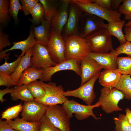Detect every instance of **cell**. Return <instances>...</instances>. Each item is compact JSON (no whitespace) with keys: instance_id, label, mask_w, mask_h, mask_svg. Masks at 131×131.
<instances>
[{"instance_id":"obj_1","label":"cell","mask_w":131,"mask_h":131,"mask_svg":"<svg viewBox=\"0 0 131 131\" xmlns=\"http://www.w3.org/2000/svg\"><path fill=\"white\" fill-rule=\"evenodd\" d=\"M84 39L91 52L106 53L113 49L111 35L105 28L97 29Z\"/></svg>"},{"instance_id":"obj_2","label":"cell","mask_w":131,"mask_h":131,"mask_svg":"<svg viewBox=\"0 0 131 131\" xmlns=\"http://www.w3.org/2000/svg\"><path fill=\"white\" fill-rule=\"evenodd\" d=\"M83 12L92 14L109 22H119L121 14L118 12L103 8L93 2L92 0H71Z\"/></svg>"},{"instance_id":"obj_3","label":"cell","mask_w":131,"mask_h":131,"mask_svg":"<svg viewBox=\"0 0 131 131\" xmlns=\"http://www.w3.org/2000/svg\"><path fill=\"white\" fill-rule=\"evenodd\" d=\"M66 44V60L74 59L80 63L82 59L91 52L84 39L71 35L65 38Z\"/></svg>"},{"instance_id":"obj_4","label":"cell","mask_w":131,"mask_h":131,"mask_svg":"<svg viewBox=\"0 0 131 131\" xmlns=\"http://www.w3.org/2000/svg\"><path fill=\"white\" fill-rule=\"evenodd\" d=\"M124 98L123 92L116 88L104 87L100 90L98 101L100 103L103 110L108 114L122 111V109L119 106L118 104Z\"/></svg>"},{"instance_id":"obj_5","label":"cell","mask_w":131,"mask_h":131,"mask_svg":"<svg viewBox=\"0 0 131 131\" xmlns=\"http://www.w3.org/2000/svg\"><path fill=\"white\" fill-rule=\"evenodd\" d=\"M100 106V103L98 101L93 105H84L72 99L67 100L63 104L62 106L70 118L73 117V114H74L78 120L81 121L88 118L91 116L96 120L100 119V117L96 116L93 109Z\"/></svg>"},{"instance_id":"obj_6","label":"cell","mask_w":131,"mask_h":131,"mask_svg":"<svg viewBox=\"0 0 131 131\" xmlns=\"http://www.w3.org/2000/svg\"><path fill=\"white\" fill-rule=\"evenodd\" d=\"M39 82L44 89L46 93L42 98L34 100L41 103L47 106L60 104H63L69 100L63 94L64 89L61 85L57 86L56 84L51 82L47 83L42 80Z\"/></svg>"},{"instance_id":"obj_7","label":"cell","mask_w":131,"mask_h":131,"mask_svg":"<svg viewBox=\"0 0 131 131\" xmlns=\"http://www.w3.org/2000/svg\"><path fill=\"white\" fill-rule=\"evenodd\" d=\"M45 115L52 124L61 131H71L70 118L62 106H48Z\"/></svg>"},{"instance_id":"obj_8","label":"cell","mask_w":131,"mask_h":131,"mask_svg":"<svg viewBox=\"0 0 131 131\" xmlns=\"http://www.w3.org/2000/svg\"><path fill=\"white\" fill-rule=\"evenodd\" d=\"M100 73H99L78 88L73 90L64 91L63 95L66 97L72 96L79 98L83 100L87 105H91L96 97L93 90L94 85Z\"/></svg>"},{"instance_id":"obj_9","label":"cell","mask_w":131,"mask_h":131,"mask_svg":"<svg viewBox=\"0 0 131 131\" xmlns=\"http://www.w3.org/2000/svg\"><path fill=\"white\" fill-rule=\"evenodd\" d=\"M83 13L77 5L70 0L68 19L62 32H63L62 36L64 39L71 35L79 36L81 21Z\"/></svg>"},{"instance_id":"obj_10","label":"cell","mask_w":131,"mask_h":131,"mask_svg":"<svg viewBox=\"0 0 131 131\" xmlns=\"http://www.w3.org/2000/svg\"><path fill=\"white\" fill-rule=\"evenodd\" d=\"M33 55L31 58V67L37 69L53 66L57 63L52 59L47 46L36 43L32 48Z\"/></svg>"},{"instance_id":"obj_11","label":"cell","mask_w":131,"mask_h":131,"mask_svg":"<svg viewBox=\"0 0 131 131\" xmlns=\"http://www.w3.org/2000/svg\"><path fill=\"white\" fill-rule=\"evenodd\" d=\"M47 47L51 57L54 62L57 63L66 60L65 40L61 35L56 33L51 28L49 40Z\"/></svg>"},{"instance_id":"obj_12","label":"cell","mask_w":131,"mask_h":131,"mask_svg":"<svg viewBox=\"0 0 131 131\" xmlns=\"http://www.w3.org/2000/svg\"><path fill=\"white\" fill-rule=\"evenodd\" d=\"M48 106L35 100L24 102L22 118L29 121L39 122L45 115Z\"/></svg>"},{"instance_id":"obj_13","label":"cell","mask_w":131,"mask_h":131,"mask_svg":"<svg viewBox=\"0 0 131 131\" xmlns=\"http://www.w3.org/2000/svg\"><path fill=\"white\" fill-rule=\"evenodd\" d=\"M104 20L95 15L84 12L82 17L79 36L84 38L92 32L101 28H107Z\"/></svg>"},{"instance_id":"obj_14","label":"cell","mask_w":131,"mask_h":131,"mask_svg":"<svg viewBox=\"0 0 131 131\" xmlns=\"http://www.w3.org/2000/svg\"><path fill=\"white\" fill-rule=\"evenodd\" d=\"M70 0H61L57 11L50 22L51 28L60 35H61L68 19Z\"/></svg>"},{"instance_id":"obj_15","label":"cell","mask_w":131,"mask_h":131,"mask_svg":"<svg viewBox=\"0 0 131 131\" xmlns=\"http://www.w3.org/2000/svg\"><path fill=\"white\" fill-rule=\"evenodd\" d=\"M80 63L76 60L69 59L57 63L55 66L47 68L44 69L42 81L45 82L50 81L53 74L57 72L64 70L73 71L80 76Z\"/></svg>"},{"instance_id":"obj_16","label":"cell","mask_w":131,"mask_h":131,"mask_svg":"<svg viewBox=\"0 0 131 131\" xmlns=\"http://www.w3.org/2000/svg\"><path fill=\"white\" fill-rule=\"evenodd\" d=\"M81 79L80 86L101 72L102 68L93 59L88 56L83 57L80 62Z\"/></svg>"},{"instance_id":"obj_17","label":"cell","mask_w":131,"mask_h":131,"mask_svg":"<svg viewBox=\"0 0 131 131\" xmlns=\"http://www.w3.org/2000/svg\"><path fill=\"white\" fill-rule=\"evenodd\" d=\"M87 56L95 60L104 69H118V56L113 49L109 52L106 53H99L91 52Z\"/></svg>"},{"instance_id":"obj_18","label":"cell","mask_w":131,"mask_h":131,"mask_svg":"<svg viewBox=\"0 0 131 131\" xmlns=\"http://www.w3.org/2000/svg\"><path fill=\"white\" fill-rule=\"evenodd\" d=\"M12 43L13 45L11 47L0 52V59H8L10 54L6 53V52L15 49L21 50L22 52L19 56L22 57L24 55L28 50L32 48L36 43L33 27L31 28L29 35L27 39L20 41L13 42Z\"/></svg>"},{"instance_id":"obj_19","label":"cell","mask_w":131,"mask_h":131,"mask_svg":"<svg viewBox=\"0 0 131 131\" xmlns=\"http://www.w3.org/2000/svg\"><path fill=\"white\" fill-rule=\"evenodd\" d=\"M117 69H104L100 74L99 82L104 87L115 88L122 75Z\"/></svg>"},{"instance_id":"obj_20","label":"cell","mask_w":131,"mask_h":131,"mask_svg":"<svg viewBox=\"0 0 131 131\" xmlns=\"http://www.w3.org/2000/svg\"><path fill=\"white\" fill-rule=\"evenodd\" d=\"M41 23L40 25L34 27L33 33L36 43L47 46L49 40L50 22L44 19L41 21Z\"/></svg>"},{"instance_id":"obj_21","label":"cell","mask_w":131,"mask_h":131,"mask_svg":"<svg viewBox=\"0 0 131 131\" xmlns=\"http://www.w3.org/2000/svg\"><path fill=\"white\" fill-rule=\"evenodd\" d=\"M5 121L13 129L18 131H39L40 125V122H30L18 117L14 120Z\"/></svg>"},{"instance_id":"obj_22","label":"cell","mask_w":131,"mask_h":131,"mask_svg":"<svg viewBox=\"0 0 131 131\" xmlns=\"http://www.w3.org/2000/svg\"><path fill=\"white\" fill-rule=\"evenodd\" d=\"M43 71V69H37L32 67H28L23 73L18 85H27L38 79L42 81Z\"/></svg>"},{"instance_id":"obj_23","label":"cell","mask_w":131,"mask_h":131,"mask_svg":"<svg viewBox=\"0 0 131 131\" xmlns=\"http://www.w3.org/2000/svg\"><path fill=\"white\" fill-rule=\"evenodd\" d=\"M33 55L32 48L28 50L22 57L21 61L15 71L11 74L14 81L18 84L24 71L27 68L31 67V57Z\"/></svg>"},{"instance_id":"obj_24","label":"cell","mask_w":131,"mask_h":131,"mask_svg":"<svg viewBox=\"0 0 131 131\" xmlns=\"http://www.w3.org/2000/svg\"><path fill=\"white\" fill-rule=\"evenodd\" d=\"M125 22V21L123 20L119 22H109L107 24L106 29L111 35L117 39L120 45L127 41L122 30Z\"/></svg>"},{"instance_id":"obj_25","label":"cell","mask_w":131,"mask_h":131,"mask_svg":"<svg viewBox=\"0 0 131 131\" xmlns=\"http://www.w3.org/2000/svg\"><path fill=\"white\" fill-rule=\"evenodd\" d=\"M12 89L10 95L13 100L17 101L20 100L24 102L34 100V98L28 89L26 85H17Z\"/></svg>"},{"instance_id":"obj_26","label":"cell","mask_w":131,"mask_h":131,"mask_svg":"<svg viewBox=\"0 0 131 131\" xmlns=\"http://www.w3.org/2000/svg\"><path fill=\"white\" fill-rule=\"evenodd\" d=\"M45 11V19L50 22L57 11L61 0H39Z\"/></svg>"},{"instance_id":"obj_27","label":"cell","mask_w":131,"mask_h":131,"mask_svg":"<svg viewBox=\"0 0 131 131\" xmlns=\"http://www.w3.org/2000/svg\"><path fill=\"white\" fill-rule=\"evenodd\" d=\"M131 75L122 74L118 83L115 88L122 91L124 95V98L128 100L131 99Z\"/></svg>"},{"instance_id":"obj_28","label":"cell","mask_w":131,"mask_h":131,"mask_svg":"<svg viewBox=\"0 0 131 131\" xmlns=\"http://www.w3.org/2000/svg\"><path fill=\"white\" fill-rule=\"evenodd\" d=\"M28 89L34 98V100L42 98L46 91L43 87L37 80L26 85Z\"/></svg>"},{"instance_id":"obj_29","label":"cell","mask_w":131,"mask_h":131,"mask_svg":"<svg viewBox=\"0 0 131 131\" xmlns=\"http://www.w3.org/2000/svg\"><path fill=\"white\" fill-rule=\"evenodd\" d=\"M118 69L122 74L131 75V56L118 57Z\"/></svg>"},{"instance_id":"obj_30","label":"cell","mask_w":131,"mask_h":131,"mask_svg":"<svg viewBox=\"0 0 131 131\" xmlns=\"http://www.w3.org/2000/svg\"><path fill=\"white\" fill-rule=\"evenodd\" d=\"M23 105L21 103L7 109L1 115V119H5L6 120H10L15 119L18 116L23 108Z\"/></svg>"},{"instance_id":"obj_31","label":"cell","mask_w":131,"mask_h":131,"mask_svg":"<svg viewBox=\"0 0 131 131\" xmlns=\"http://www.w3.org/2000/svg\"><path fill=\"white\" fill-rule=\"evenodd\" d=\"M32 17V23L35 25L41 23V21L45 19V11L43 5L40 2L37 3L30 12Z\"/></svg>"},{"instance_id":"obj_32","label":"cell","mask_w":131,"mask_h":131,"mask_svg":"<svg viewBox=\"0 0 131 131\" xmlns=\"http://www.w3.org/2000/svg\"><path fill=\"white\" fill-rule=\"evenodd\" d=\"M114 120L115 125L116 131H131V125L130 123L125 115L120 114L118 117H115Z\"/></svg>"},{"instance_id":"obj_33","label":"cell","mask_w":131,"mask_h":131,"mask_svg":"<svg viewBox=\"0 0 131 131\" xmlns=\"http://www.w3.org/2000/svg\"><path fill=\"white\" fill-rule=\"evenodd\" d=\"M22 57L19 56L16 60L11 63H8L7 59H5V63L0 66V72L7 74H11L17 67Z\"/></svg>"},{"instance_id":"obj_34","label":"cell","mask_w":131,"mask_h":131,"mask_svg":"<svg viewBox=\"0 0 131 131\" xmlns=\"http://www.w3.org/2000/svg\"><path fill=\"white\" fill-rule=\"evenodd\" d=\"M9 1L8 0H0V23L5 24L9 18Z\"/></svg>"},{"instance_id":"obj_35","label":"cell","mask_w":131,"mask_h":131,"mask_svg":"<svg viewBox=\"0 0 131 131\" xmlns=\"http://www.w3.org/2000/svg\"><path fill=\"white\" fill-rule=\"evenodd\" d=\"M122 2L117 11L124 15L125 20L131 21V0H123Z\"/></svg>"},{"instance_id":"obj_36","label":"cell","mask_w":131,"mask_h":131,"mask_svg":"<svg viewBox=\"0 0 131 131\" xmlns=\"http://www.w3.org/2000/svg\"><path fill=\"white\" fill-rule=\"evenodd\" d=\"M9 10L10 15L16 22L18 21V15L20 9L22 6L18 0H10Z\"/></svg>"},{"instance_id":"obj_37","label":"cell","mask_w":131,"mask_h":131,"mask_svg":"<svg viewBox=\"0 0 131 131\" xmlns=\"http://www.w3.org/2000/svg\"><path fill=\"white\" fill-rule=\"evenodd\" d=\"M39 131H61L55 127L45 115L40 121Z\"/></svg>"},{"instance_id":"obj_38","label":"cell","mask_w":131,"mask_h":131,"mask_svg":"<svg viewBox=\"0 0 131 131\" xmlns=\"http://www.w3.org/2000/svg\"><path fill=\"white\" fill-rule=\"evenodd\" d=\"M22 7L21 10L24 14L27 15L30 14V12L36 5L39 2L38 0H20Z\"/></svg>"},{"instance_id":"obj_39","label":"cell","mask_w":131,"mask_h":131,"mask_svg":"<svg viewBox=\"0 0 131 131\" xmlns=\"http://www.w3.org/2000/svg\"><path fill=\"white\" fill-rule=\"evenodd\" d=\"M18 85L13 80L11 74H6L0 72V86L9 87Z\"/></svg>"},{"instance_id":"obj_40","label":"cell","mask_w":131,"mask_h":131,"mask_svg":"<svg viewBox=\"0 0 131 131\" xmlns=\"http://www.w3.org/2000/svg\"><path fill=\"white\" fill-rule=\"evenodd\" d=\"M116 55L125 54L131 56V42L127 41L125 43L120 45L115 50Z\"/></svg>"},{"instance_id":"obj_41","label":"cell","mask_w":131,"mask_h":131,"mask_svg":"<svg viewBox=\"0 0 131 131\" xmlns=\"http://www.w3.org/2000/svg\"><path fill=\"white\" fill-rule=\"evenodd\" d=\"M1 28L0 29V52H2L3 49L10 45V43L8 39L9 36L3 33Z\"/></svg>"},{"instance_id":"obj_42","label":"cell","mask_w":131,"mask_h":131,"mask_svg":"<svg viewBox=\"0 0 131 131\" xmlns=\"http://www.w3.org/2000/svg\"><path fill=\"white\" fill-rule=\"evenodd\" d=\"M93 1L101 7L108 10H112V0H92Z\"/></svg>"},{"instance_id":"obj_43","label":"cell","mask_w":131,"mask_h":131,"mask_svg":"<svg viewBox=\"0 0 131 131\" xmlns=\"http://www.w3.org/2000/svg\"><path fill=\"white\" fill-rule=\"evenodd\" d=\"M0 131H18L13 129L5 121L0 120Z\"/></svg>"},{"instance_id":"obj_44","label":"cell","mask_w":131,"mask_h":131,"mask_svg":"<svg viewBox=\"0 0 131 131\" xmlns=\"http://www.w3.org/2000/svg\"><path fill=\"white\" fill-rule=\"evenodd\" d=\"M12 91V88H9V87H7L6 88L2 90H0V101L1 103H3L6 100L3 98L4 96L7 93L10 94Z\"/></svg>"},{"instance_id":"obj_45","label":"cell","mask_w":131,"mask_h":131,"mask_svg":"<svg viewBox=\"0 0 131 131\" xmlns=\"http://www.w3.org/2000/svg\"><path fill=\"white\" fill-rule=\"evenodd\" d=\"M123 0H112L111 7L113 10L117 11L120 6V4Z\"/></svg>"},{"instance_id":"obj_46","label":"cell","mask_w":131,"mask_h":131,"mask_svg":"<svg viewBox=\"0 0 131 131\" xmlns=\"http://www.w3.org/2000/svg\"><path fill=\"white\" fill-rule=\"evenodd\" d=\"M124 30V35L127 41L131 42V26L125 27Z\"/></svg>"},{"instance_id":"obj_47","label":"cell","mask_w":131,"mask_h":131,"mask_svg":"<svg viewBox=\"0 0 131 131\" xmlns=\"http://www.w3.org/2000/svg\"><path fill=\"white\" fill-rule=\"evenodd\" d=\"M125 116L130 123L131 125V109L127 108L125 109Z\"/></svg>"},{"instance_id":"obj_48","label":"cell","mask_w":131,"mask_h":131,"mask_svg":"<svg viewBox=\"0 0 131 131\" xmlns=\"http://www.w3.org/2000/svg\"><path fill=\"white\" fill-rule=\"evenodd\" d=\"M124 26L125 27L131 26V21H128L125 23Z\"/></svg>"}]
</instances>
